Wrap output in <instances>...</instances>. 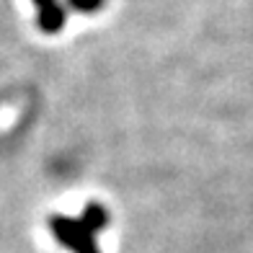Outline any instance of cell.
Returning <instances> with one entry per match:
<instances>
[{"label":"cell","mask_w":253,"mask_h":253,"mask_svg":"<svg viewBox=\"0 0 253 253\" xmlns=\"http://www.w3.org/2000/svg\"><path fill=\"white\" fill-rule=\"evenodd\" d=\"M109 225V212L101 204H88L80 217H65V214H52L49 217V230L65 248L73 253H101L96 246V235Z\"/></svg>","instance_id":"obj_1"},{"label":"cell","mask_w":253,"mask_h":253,"mask_svg":"<svg viewBox=\"0 0 253 253\" xmlns=\"http://www.w3.org/2000/svg\"><path fill=\"white\" fill-rule=\"evenodd\" d=\"M34 5L39 8L37 24H39L42 31L57 34L65 26V8L60 5V0H34Z\"/></svg>","instance_id":"obj_2"},{"label":"cell","mask_w":253,"mask_h":253,"mask_svg":"<svg viewBox=\"0 0 253 253\" xmlns=\"http://www.w3.org/2000/svg\"><path fill=\"white\" fill-rule=\"evenodd\" d=\"M78 13H93V10H98L103 5V0H67Z\"/></svg>","instance_id":"obj_3"}]
</instances>
